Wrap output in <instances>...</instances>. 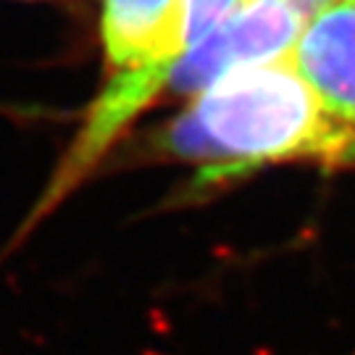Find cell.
<instances>
[{
  "label": "cell",
  "mask_w": 355,
  "mask_h": 355,
  "mask_svg": "<svg viewBox=\"0 0 355 355\" xmlns=\"http://www.w3.org/2000/svg\"><path fill=\"white\" fill-rule=\"evenodd\" d=\"M158 148L203 166V187L282 161L355 164L353 135L327 114L292 61L216 79L166 127Z\"/></svg>",
  "instance_id": "cell-1"
},
{
  "label": "cell",
  "mask_w": 355,
  "mask_h": 355,
  "mask_svg": "<svg viewBox=\"0 0 355 355\" xmlns=\"http://www.w3.org/2000/svg\"><path fill=\"white\" fill-rule=\"evenodd\" d=\"M305 26L308 21L287 0H240L208 37L174 64L166 87L195 98L234 69L290 61Z\"/></svg>",
  "instance_id": "cell-2"
},
{
  "label": "cell",
  "mask_w": 355,
  "mask_h": 355,
  "mask_svg": "<svg viewBox=\"0 0 355 355\" xmlns=\"http://www.w3.org/2000/svg\"><path fill=\"white\" fill-rule=\"evenodd\" d=\"M290 61L327 114L355 140V0H343L308 21Z\"/></svg>",
  "instance_id": "cell-3"
},
{
  "label": "cell",
  "mask_w": 355,
  "mask_h": 355,
  "mask_svg": "<svg viewBox=\"0 0 355 355\" xmlns=\"http://www.w3.org/2000/svg\"><path fill=\"white\" fill-rule=\"evenodd\" d=\"M240 6V0H184V42L187 51L205 40L229 13Z\"/></svg>",
  "instance_id": "cell-4"
},
{
  "label": "cell",
  "mask_w": 355,
  "mask_h": 355,
  "mask_svg": "<svg viewBox=\"0 0 355 355\" xmlns=\"http://www.w3.org/2000/svg\"><path fill=\"white\" fill-rule=\"evenodd\" d=\"M295 11L303 16L305 21H313L316 16H321L324 11H329L331 6L343 3V0H287Z\"/></svg>",
  "instance_id": "cell-5"
}]
</instances>
